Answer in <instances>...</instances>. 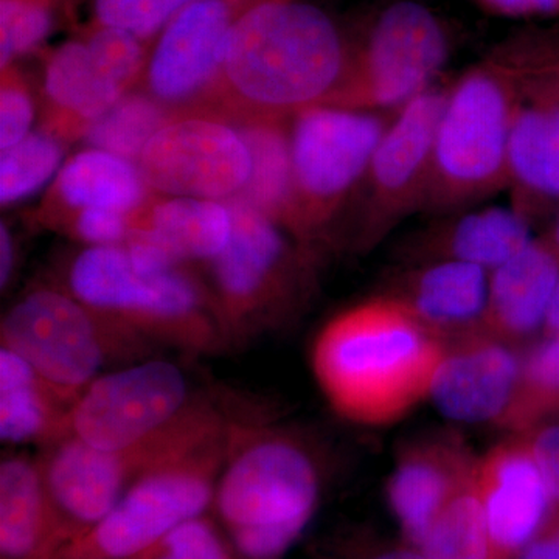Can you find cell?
Listing matches in <instances>:
<instances>
[{"label":"cell","mask_w":559,"mask_h":559,"mask_svg":"<svg viewBox=\"0 0 559 559\" xmlns=\"http://www.w3.org/2000/svg\"><path fill=\"white\" fill-rule=\"evenodd\" d=\"M194 0H91L87 25L117 28L154 43L168 22Z\"/></svg>","instance_id":"836d02e7"},{"label":"cell","mask_w":559,"mask_h":559,"mask_svg":"<svg viewBox=\"0 0 559 559\" xmlns=\"http://www.w3.org/2000/svg\"><path fill=\"white\" fill-rule=\"evenodd\" d=\"M550 240L551 242H554L555 248H557L559 252V212L557 216V223H555L554 234H551Z\"/></svg>","instance_id":"ee69618b"},{"label":"cell","mask_w":559,"mask_h":559,"mask_svg":"<svg viewBox=\"0 0 559 559\" xmlns=\"http://www.w3.org/2000/svg\"><path fill=\"white\" fill-rule=\"evenodd\" d=\"M0 347L24 359L70 406L112 360L135 362L154 352L114 329L60 283L33 286L7 311Z\"/></svg>","instance_id":"ba28073f"},{"label":"cell","mask_w":559,"mask_h":559,"mask_svg":"<svg viewBox=\"0 0 559 559\" xmlns=\"http://www.w3.org/2000/svg\"><path fill=\"white\" fill-rule=\"evenodd\" d=\"M32 86L16 64L2 69L0 80V150L5 151L32 134L35 121Z\"/></svg>","instance_id":"d590c367"},{"label":"cell","mask_w":559,"mask_h":559,"mask_svg":"<svg viewBox=\"0 0 559 559\" xmlns=\"http://www.w3.org/2000/svg\"><path fill=\"white\" fill-rule=\"evenodd\" d=\"M234 216L229 202L168 198L150 202L135 219L187 266L210 264L229 245Z\"/></svg>","instance_id":"4316f807"},{"label":"cell","mask_w":559,"mask_h":559,"mask_svg":"<svg viewBox=\"0 0 559 559\" xmlns=\"http://www.w3.org/2000/svg\"><path fill=\"white\" fill-rule=\"evenodd\" d=\"M392 117L369 110L314 106L289 120L294 182L293 237L314 242L336 218L367 171Z\"/></svg>","instance_id":"30bf717a"},{"label":"cell","mask_w":559,"mask_h":559,"mask_svg":"<svg viewBox=\"0 0 559 559\" xmlns=\"http://www.w3.org/2000/svg\"><path fill=\"white\" fill-rule=\"evenodd\" d=\"M447 92L430 87L390 119L364 180L366 202L359 231L364 248L381 241L409 213L425 210Z\"/></svg>","instance_id":"5bb4252c"},{"label":"cell","mask_w":559,"mask_h":559,"mask_svg":"<svg viewBox=\"0 0 559 559\" xmlns=\"http://www.w3.org/2000/svg\"><path fill=\"white\" fill-rule=\"evenodd\" d=\"M134 216L109 209H86L62 223L72 237L87 246L124 245L135 227Z\"/></svg>","instance_id":"8d00e7d4"},{"label":"cell","mask_w":559,"mask_h":559,"mask_svg":"<svg viewBox=\"0 0 559 559\" xmlns=\"http://www.w3.org/2000/svg\"><path fill=\"white\" fill-rule=\"evenodd\" d=\"M110 559H132V558H110Z\"/></svg>","instance_id":"f6af8a7d"},{"label":"cell","mask_w":559,"mask_h":559,"mask_svg":"<svg viewBox=\"0 0 559 559\" xmlns=\"http://www.w3.org/2000/svg\"><path fill=\"white\" fill-rule=\"evenodd\" d=\"M356 559H425L418 547L404 544V546L390 547V549L373 551Z\"/></svg>","instance_id":"60d3db41"},{"label":"cell","mask_w":559,"mask_h":559,"mask_svg":"<svg viewBox=\"0 0 559 559\" xmlns=\"http://www.w3.org/2000/svg\"><path fill=\"white\" fill-rule=\"evenodd\" d=\"M153 197L135 162L97 148L70 157L51 189L55 207L69 210L61 224L86 209L117 210L138 218Z\"/></svg>","instance_id":"d4e9b609"},{"label":"cell","mask_w":559,"mask_h":559,"mask_svg":"<svg viewBox=\"0 0 559 559\" xmlns=\"http://www.w3.org/2000/svg\"><path fill=\"white\" fill-rule=\"evenodd\" d=\"M349 49L325 11L300 0H263L231 31L201 108L242 120L289 121L330 105Z\"/></svg>","instance_id":"6da1fadb"},{"label":"cell","mask_w":559,"mask_h":559,"mask_svg":"<svg viewBox=\"0 0 559 559\" xmlns=\"http://www.w3.org/2000/svg\"><path fill=\"white\" fill-rule=\"evenodd\" d=\"M75 0H0V69L39 50Z\"/></svg>","instance_id":"d6a6232c"},{"label":"cell","mask_w":559,"mask_h":559,"mask_svg":"<svg viewBox=\"0 0 559 559\" xmlns=\"http://www.w3.org/2000/svg\"><path fill=\"white\" fill-rule=\"evenodd\" d=\"M130 94L116 83L92 53L80 32L49 51L44 60V130L70 142L84 138L95 121Z\"/></svg>","instance_id":"44dd1931"},{"label":"cell","mask_w":559,"mask_h":559,"mask_svg":"<svg viewBox=\"0 0 559 559\" xmlns=\"http://www.w3.org/2000/svg\"><path fill=\"white\" fill-rule=\"evenodd\" d=\"M73 297L132 340L189 355L229 349L215 301L190 266L143 270L123 245L87 246L60 282Z\"/></svg>","instance_id":"277c9868"},{"label":"cell","mask_w":559,"mask_h":559,"mask_svg":"<svg viewBox=\"0 0 559 559\" xmlns=\"http://www.w3.org/2000/svg\"><path fill=\"white\" fill-rule=\"evenodd\" d=\"M559 282V252L550 238L527 248L489 274L487 331L520 347L543 330Z\"/></svg>","instance_id":"7402d4cb"},{"label":"cell","mask_w":559,"mask_h":559,"mask_svg":"<svg viewBox=\"0 0 559 559\" xmlns=\"http://www.w3.org/2000/svg\"><path fill=\"white\" fill-rule=\"evenodd\" d=\"M532 3V13H547V11L559 10V0H530Z\"/></svg>","instance_id":"7bdbcfd3"},{"label":"cell","mask_w":559,"mask_h":559,"mask_svg":"<svg viewBox=\"0 0 559 559\" xmlns=\"http://www.w3.org/2000/svg\"><path fill=\"white\" fill-rule=\"evenodd\" d=\"M263 0H194L160 32L142 83L175 112L201 108L238 21Z\"/></svg>","instance_id":"9a60e30c"},{"label":"cell","mask_w":559,"mask_h":559,"mask_svg":"<svg viewBox=\"0 0 559 559\" xmlns=\"http://www.w3.org/2000/svg\"><path fill=\"white\" fill-rule=\"evenodd\" d=\"M477 463L455 433H433L401 450L388 500L407 544L421 547L440 511L476 476Z\"/></svg>","instance_id":"ac0fdd59"},{"label":"cell","mask_w":559,"mask_h":559,"mask_svg":"<svg viewBox=\"0 0 559 559\" xmlns=\"http://www.w3.org/2000/svg\"><path fill=\"white\" fill-rule=\"evenodd\" d=\"M522 352L484 330L447 344L429 400L444 418L500 426L520 384Z\"/></svg>","instance_id":"2e32d148"},{"label":"cell","mask_w":559,"mask_h":559,"mask_svg":"<svg viewBox=\"0 0 559 559\" xmlns=\"http://www.w3.org/2000/svg\"><path fill=\"white\" fill-rule=\"evenodd\" d=\"M198 399L186 373L165 359L105 371L69 411L68 437L97 450H123L167 428Z\"/></svg>","instance_id":"4fadbf2b"},{"label":"cell","mask_w":559,"mask_h":559,"mask_svg":"<svg viewBox=\"0 0 559 559\" xmlns=\"http://www.w3.org/2000/svg\"><path fill=\"white\" fill-rule=\"evenodd\" d=\"M16 264V249H14L13 235L5 223L0 226V286L5 289L10 285Z\"/></svg>","instance_id":"ab89813d"},{"label":"cell","mask_w":559,"mask_h":559,"mask_svg":"<svg viewBox=\"0 0 559 559\" xmlns=\"http://www.w3.org/2000/svg\"><path fill=\"white\" fill-rule=\"evenodd\" d=\"M64 140L40 128L0 157V202L16 204L43 189L60 173Z\"/></svg>","instance_id":"1f68e13d"},{"label":"cell","mask_w":559,"mask_h":559,"mask_svg":"<svg viewBox=\"0 0 559 559\" xmlns=\"http://www.w3.org/2000/svg\"><path fill=\"white\" fill-rule=\"evenodd\" d=\"M532 241L530 221L518 210H459L419 231L409 252L412 261L459 260L492 272Z\"/></svg>","instance_id":"603a6c76"},{"label":"cell","mask_w":559,"mask_h":559,"mask_svg":"<svg viewBox=\"0 0 559 559\" xmlns=\"http://www.w3.org/2000/svg\"><path fill=\"white\" fill-rule=\"evenodd\" d=\"M521 436L527 440L530 451L543 473L554 510L559 511V417L549 419Z\"/></svg>","instance_id":"74e56055"},{"label":"cell","mask_w":559,"mask_h":559,"mask_svg":"<svg viewBox=\"0 0 559 559\" xmlns=\"http://www.w3.org/2000/svg\"><path fill=\"white\" fill-rule=\"evenodd\" d=\"M138 165L154 194L227 202L248 186L252 156L238 124L213 110L189 109L173 114Z\"/></svg>","instance_id":"7c38bea8"},{"label":"cell","mask_w":559,"mask_h":559,"mask_svg":"<svg viewBox=\"0 0 559 559\" xmlns=\"http://www.w3.org/2000/svg\"><path fill=\"white\" fill-rule=\"evenodd\" d=\"M419 550L425 559H492L476 476L440 511Z\"/></svg>","instance_id":"f546056e"},{"label":"cell","mask_w":559,"mask_h":559,"mask_svg":"<svg viewBox=\"0 0 559 559\" xmlns=\"http://www.w3.org/2000/svg\"><path fill=\"white\" fill-rule=\"evenodd\" d=\"M238 127L248 140L252 171L248 186L237 198L270 216L290 234L294 221V182L289 121L242 120L238 121Z\"/></svg>","instance_id":"83f0119b"},{"label":"cell","mask_w":559,"mask_h":559,"mask_svg":"<svg viewBox=\"0 0 559 559\" xmlns=\"http://www.w3.org/2000/svg\"><path fill=\"white\" fill-rule=\"evenodd\" d=\"M447 33L432 11L396 2L380 14L358 50H349L347 72L329 106L400 109L432 87L448 60Z\"/></svg>","instance_id":"8fae6325"},{"label":"cell","mask_w":559,"mask_h":559,"mask_svg":"<svg viewBox=\"0 0 559 559\" xmlns=\"http://www.w3.org/2000/svg\"><path fill=\"white\" fill-rule=\"evenodd\" d=\"M235 555L230 540L204 514L171 530L135 559H237Z\"/></svg>","instance_id":"e575fe53"},{"label":"cell","mask_w":559,"mask_h":559,"mask_svg":"<svg viewBox=\"0 0 559 559\" xmlns=\"http://www.w3.org/2000/svg\"><path fill=\"white\" fill-rule=\"evenodd\" d=\"M513 559H559V511L536 533Z\"/></svg>","instance_id":"f35d334b"},{"label":"cell","mask_w":559,"mask_h":559,"mask_svg":"<svg viewBox=\"0 0 559 559\" xmlns=\"http://www.w3.org/2000/svg\"><path fill=\"white\" fill-rule=\"evenodd\" d=\"M559 417V336H546L522 352L520 384L499 428L527 430Z\"/></svg>","instance_id":"f1b7e54d"},{"label":"cell","mask_w":559,"mask_h":559,"mask_svg":"<svg viewBox=\"0 0 559 559\" xmlns=\"http://www.w3.org/2000/svg\"><path fill=\"white\" fill-rule=\"evenodd\" d=\"M227 202L234 226L229 245L209 264V289L230 349L296 310L310 285L314 250L240 198Z\"/></svg>","instance_id":"52a82bcc"},{"label":"cell","mask_w":559,"mask_h":559,"mask_svg":"<svg viewBox=\"0 0 559 559\" xmlns=\"http://www.w3.org/2000/svg\"><path fill=\"white\" fill-rule=\"evenodd\" d=\"M70 404L10 349L0 347V440L49 448L68 437Z\"/></svg>","instance_id":"484cf974"},{"label":"cell","mask_w":559,"mask_h":559,"mask_svg":"<svg viewBox=\"0 0 559 559\" xmlns=\"http://www.w3.org/2000/svg\"><path fill=\"white\" fill-rule=\"evenodd\" d=\"M514 210L530 221L559 200V70L521 64V92L510 139Z\"/></svg>","instance_id":"d6986e66"},{"label":"cell","mask_w":559,"mask_h":559,"mask_svg":"<svg viewBox=\"0 0 559 559\" xmlns=\"http://www.w3.org/2000/svg\"><path fill=\"white\" fill-rule=\"evenodd\" d=\"M322 485V463L305 436L267 414H227L212 509L238 557H285L314 516Z\"/></svg>","instance_id":"3957f363"},{"label":"cell","mask_w":559,"mask_h":559,"mask_svg":"<svg viewBox=\"0 0 559 559\" xmlns=\"http://www.w3.org/2000/svg\"><path fill=\"white\" fill-rule=\"evenodd\" d=\"M66 540L39 460L28 455L3 459L0 463V557L55 559Z\"/></svg>","instance_id":"cb8c5ba5"},{"label":"cell","mask_w":559,"mask_h":559,"mask_svg":"<svg viewBox=\"0 0 559 559\" xmlns=\"http://www.w3.org/2000/svg\"><path fill=\"white\" fill-rule=\"evenodd\" d=\"M80 2H81V0H75V5H76V3H80Z\"/></svg>","instance_id":"bcb514c9"},{"label":"cell","mask_w":559,"mask_h":559,"mask_svg":"<svg viewBox=\"0 0 559 559\" xmlns=\"http://www.w3.org/2000/svg\"><path fill=\"white\" fill-rule=\"evenodd\" d=\"M543 334H546V336H559V282L554 297H551L546 320H544Z\"/></svg>","instance_id":"b9f144b4"},{"label":"cell","mask_w":559,"mask_h":559,"mask_svg":"<svg viewBox=\"0 0 559 559\" xmlns=\"http://www.w3.org/2000/svg\"><path fill=\"white\" fill-rule=\"evenodd\" d=\"M489 274L465 261H414L395 278L389 296L450 344L487 330Z\"/></svg>","instance_id":"ffe728a7"},{"label":"cell","mask_w":559,"mask_h":559,"mask_svg":"<svg viewBox=\"0 0 559 559\" xmlns=\"http://www.w3.org/2000/svg\"><path fill=\"white\" fill-rule=\"evenodd\" d=\"M444 352L447 342L385 294L331 318L312 342L310 364L341 418L385 426L429 399Z\"/></svg>","instance_id":"7a4b0ae2"},{"label":"cell","mask_w":559,"mask_h":559,"mask_svg":"<svg viewBox=\"0 0 559 559\" xmlns=\"http://www.w3.org/2000/svg\"><path fill=\"white\" fill-rule=\"evenodd\" d=\"M520 92L521 64L509 57L481 62L448 90L425 210L447 215L509 187Z\"/></svg>","instance_id":"5b68a950"},{"label":"cell","mask_w":559,"mask_h":559,"mask_svg":"<svg viewBox=\"0 0 559 559\" xmlns=\"http://www.w3.org/2000/svg\"><path fill=\"white\" fill-rule=\"evenodd\" d=\"M224 457L226 430L148 471L100 522L68 540L55 559L139 558L171 530L212 509Z\"/></svg>","instance_id":"9c48e42d"},{"label":"cell","mask_w":559,"mask_h":559,"mask_svg":"<svg viewBox=\"0 0 559 559\" xmlns=\"http://www.w3.org/2000/svg\"><path fill=\"white\" fill-rule=\"evenodd\" d=\"M226 426L218 403L198 395L167 428L123 450H97L73 437L44 448L40 471L66 538L94 527L148 471L215 439Z\"/></svg>","instance_id":"8992f818"},{"label":"cell","mask_w":559,"mask_h":559,"mask_svg":"<svg viewBox=\"0 0 559 559\" xmlns=\"http://www.w3.org/2000/svg\"><path fill=\"white\" fill-rule=\"evenodd\" d=\"M175 110L162 105L148 92H130L84 135L91 148L108 151L135 162Z\"/></svg>","instance_id":"4dcf8cb0"},{"label":"cell","mask_w":559,"mask_h":559,"mask_svg":"<svg viewBox=\"0 0 559 559\" xmlns=\"http://www.w3.org/2000/svg\"><path fill=\"white\" fill-rule=\"evenodd\" d=\"M476 487L487 518L492 559L516 557L554 513L549 488L521 433H510L479 457Z\"/></svg>","instance_id":"e0dca14e"}]
</instances>
